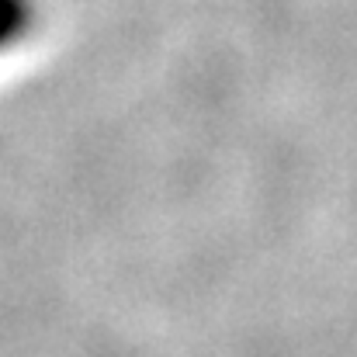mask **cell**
I'll use <instances>...</instances> for the list:
<instances>
[{
    "label": "cell",
    "instance_id": "cell-1",
    "mask_svg": "<svg viewBox=\"0 0 357 357\" xmlns=\"http://www.w3.org/2000/svg\"><path fill=\"white\" fill-rule=\"evenodd\" d=\"M35 24V3L31 0H0V52L17 45L28 28Z\"/></svg>",
    "mask_w": 357,
    "mask_h": 357
}]
</instances>
